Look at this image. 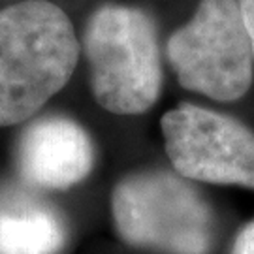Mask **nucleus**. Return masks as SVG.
Masks as SVG:
<instances>
[{
  "label": "nucleus",
  "instance_id": "obj_1",
  "mask_svg": "<svg viewBox=\"0 0 254 254\" xmlns=\"http://www.w3.org/2000/svg\"><path fill=\"white\" fill-rule=\"evenodd\" d=\"M79 46L72 21L46 0L0 9V127L32 117L70 81Z\"/></svg>",
  "mask_w": 254,
  "mask_h": 254
},
{
  "label": "nucleus",
  "instance_id": "obj_6",
  "mask_svg": "<svg viewBox=\"0 0 254 254\" xmlns=\"http://www.w3.org/2000/svg\"><path fill=\"white\" fill-rule=\"evenodd\" d=\"M92 164L91 137L70 119H42L30 125L19 139V173L42 189H70L91 173Z\"/></svg>",
  "mask_w": 254,
  "mask_h": 254
},
{
  "label": "nucleus",
  "instance_id": "obj_3",
  "mask_svg": "<svg viewBox=\"0 0 254 254\" xmlns=\"http://www.w3.org/2000/svg\"><path fill=\"white\" fill-rule=\"evenodd\" d=\"M119 236L128 245L166 254H207L213 213L189 183L172 173H137L111 196Z\"/></svg>",
  "mask_w": 254,
  "mask_h": 254
},
{
  "label": "nucleus",
  "instance_id": "obj_8",
  "mask_svg": "<svg viewBox=\"0 0 254 254\" xmlns=\"http://www.w3.org/2000/svg\"><path fill=\"white\" fill-rule=\"evenodd\" d=\"M232 254H254V220L239 232Z\"/></svg>",
  "mask_w": 254,
  "mask_h": 254
},
{
  "label": "nucleus",
  "instance_id": "obj_9",
  "mask_svg": "<svg viewBox=\"0 0 254 254\" xmlns=\"http://www.w3.org/2000/svg\"><path fill=\"white\" fill-rule=\"evenodd\" d=\"M239 6H241V13H243V21H245L254 57V0H239Z\"/></svg>",
  "mask_w": 254,
  "mask_h": 254
},
{
  "label": "nucleus",
  "instance_id": "obj_7",
  "mask_svg": "<svg viewBox=\"0 0 254 254\" xmlns=\"http://www.w3.org/2000/svg\"><path fill=\"white\" fill-rule=\"evenodd\" d=\"M66 241L51 209L21 205L0 215V254H57Z\"/></svg>",
  "mask_w": 254,
  "mask_h": 254
},
{
  "label": "nucleus",
  "instance_id": "obj_4",
  "mask_svg": "<svg viewBox=\"0 0 254 254\" xmlns=\"http://www.w3.org/2000/svg\"><path fill=\"white\" fill-rule=\"evenodd\" d=\"M181 87L213 100H239L253 83V47L239 0H201L168 42Z\"/></svg>",
  "mask_w": 254,
  "mask_h": 254
},
{
  "label": "nucleus",
  "instance_id": "obj_2",
  "mask_svg": "<svg viewBox=\"0 0 254 254\" xmlns=\"http://www.w3.org/2000/svg\"><path fill=\"white\" fill-rule=\"evenodd\" d=\"M94 100L117 115L145 113L158 100L162 66L151 19L141 9L108 4L85 30Z\"/></svg>",
  "mask_w": 254,
  "mask_h": 254
},
{
  "label": "nucleus",
  "instance_id": "obj_5",
  "mask_svg": "<svg viewBox=\"0 0 254 254\" xmlns=\"http://www.w3.org/2000/svg\"><path fill=\"white\" fill-rule=\"evenodd\" d=\"M166 153L187 179L254 189V132L237 119L179 104L162 117Z\"/></svg>",
  "mask_w": 254,
  "mask_h": 254
}]
</instances>
